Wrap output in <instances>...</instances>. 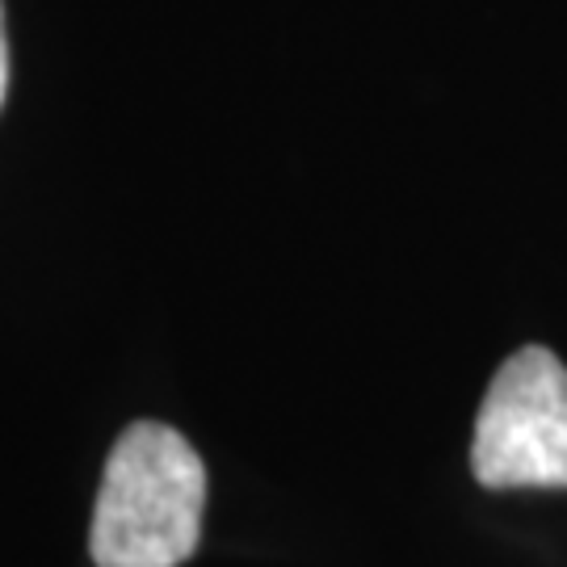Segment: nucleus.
<instances>
[{"label":"nucleus","instance_id":"f257e3e1","mask_svg":"<svg viewBox=\"0 0 567 567\" xmlns=\"http://www.w3.org/2000/svg\"><path fill=\"white\" fill-rule=\"evenodd\" d=\"M206 466L177 429L135 421L105 458L89 550L97 567H182L198 550Z\"/></svg>","mask_w":567,"mask_h":567},{"label":"nucleus","instance_id":"f03ea898","mask_svg":"<svg viewBox=\"0 0 567 567\" xmlns=\"http://www.w3.org/2000/svg\"><path fill=\"white\" fill-rule=\"evenodd\" d=\"M471 471L484 487H567V365L517 349L487 386Z\"/></svg>","mask_w":567,"mask_h":567},{"label":"nucleus","instance_id":"7ed1b4c3","mask_svg":"<svg viewBox=\"0 0 567 567\" xmlns=\"http://www.w3.org/2000/svg\"><path fill=\"white\" fill-rule=\"evenodd\" d=\"M9 93V39H4V9H0V105Z\"/></svg>","mask_w":567,"mask_h":567}]
</instances>
